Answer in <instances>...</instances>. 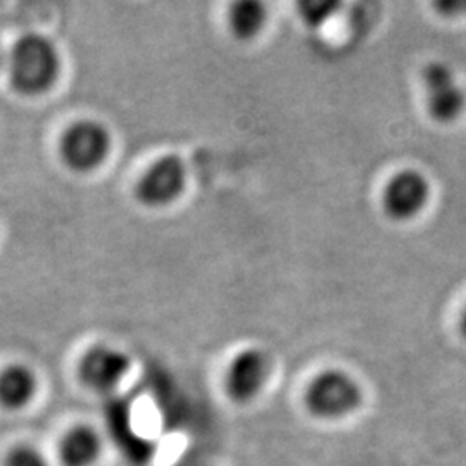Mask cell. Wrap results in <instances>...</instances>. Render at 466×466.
I'll list each match as a JSON object with an SVG mask.
<instances>
[{"instance_id": "obj_1", "label": "cell", "mask_w": 466, "mask_h": 466, "mask_svg": "<svg viewBox=\"0 0 466 466\" xmlns=\"http://www.w3.org/2000/svg\"><path fill=\"white\" fill-rule=\"evenodd\" d=\"M61 57L46 35L19 36L9 54V78L19 94L38 96L57 82Z\"/></svg>"}, {"instance_id": "obj_2", "label": "cell", "mask_w": 466, "mask_h": 466, "mask_svg": "<svg viewBox=\"0 0 466 466\" xmlns=\"http://www.w3.org/2000/svg\"><path fill=\"white\" fill-rule=\"evenodd\" d=\"M363 402V389L344 370L330 368L319 371L304 392L306 410L325 421H337L352 415Z\"/></svg>"}, {"instance_id": "obj_3", "label": "cell", "mask_w": 466, "mask_h": 466, "mask_svg": "<svg viewBox=\"0 0 466 466\" xmlns=\"http://www.w3.org/2000/svg\"><path fill=\"white\" fill-rule=\"evenodd\" d=\"M59 149L67 167L88 173L107 159L111 152V134L99 121L84 119L67 128Z\"/></svg>"}, {"instance_id": "obj_4", "label": "cell", "mask_w": 466, "mask_h": 466, "mask_svg": "<svg viewBox=\"0 0 466 466\" xmlns=\"http://www.w3.org/2000/svg\"><path fill=\"white\" fill-rule=\"evenodd\" d=\"M427 113L433 121L448 125L463 115L466 94L454 71L442 61H432L421 71Z\"/></svg>"}, {"instance_id": "obj_5", "label": "cell", "mask_w": 466, "mask_h": 466, "mask_svg": "<svg viewBox=\"0 0 466 466\" xmlns=\"http://www.w3.org/2000/svg\"><path fill=\"white\" fill-rule=\"evenodd\" d=\"M187 187V167L175 154H167L150 165L135 187V198L149 208H165L180 199Z\"/></svg>"}, {"instance_id": "obj_6", "label": "cell", "mask_w": 466, "mask_h": 466, "mask_svg": "<svg viewBox=\"0 0 466 466\" xmlns=\"http://www.w3.org/2000/svg\"><path fill=\"white\" fill-rule=\"evenodd\" d=\"M271 361L265 350L248 348L237 352L225 371V392L237 404H249L267 387Z\"/></svg>"}, {"instance_id": "obj_7", "label": "cell", "mask_w": 466, "mask_h": 466, "mask_svg": "<svg viewBox=\"0 0 466 466\" xmlns=\"http://www.w3.org/2000/svg\"><path fill=\"white\" fill-rule=\"evenodd\" d=\"M431 200V182L427 177L406 167L398 171L383 187V213L394 221H410L417 218Z\"/></svg>"}, {"instance_id": "obj_8", "label": "cell", "mask_w": 466, "mask_h": 466, "mask_svg": "<svg viewBox=\"0 0 466 466\" xmlns=\"http://www.w3.org/2000/svg\"><path fill=\"white\" fill-rule=\"evenodd\" d=\"M132 360L125 350L97 344L85 352L78 363V379L86 389L109 394L128 375Z\"/></svg>"}, {"instance_id": "obj_9", "label": "cell", "mask_w": 466, "mask_h": 466, "mask_svg": "<svg viewBox=\"0 0 466 466\" xmlns=\"http://www.w3.org/2000/svg\"><path fill=\"white\" fill-rule=\"evenodd\" d=\"M104 450L102 435L92 425H73L59 441V461L63 466H94Z\"/></svg>"}, {"instance_id": "obj_10", "label": "cell", "mask_w": 466, "mask_h": 466, "mask_svg": "<svg viewBox=\"0 0 466 466\" xmlns=\"http://www.w3.org/2000/svg\"><path fill=\"white\" fill-rule=\"evenodd\" d=\"M38 390L34 370L23 363H11L0 370V406L9 411L26 408Z\"/></svg>"}, {"instance_id": "obj_11", "label": "cell", "mask_w": 466, "mask_h": 466, "mask_svg": "<svg viewBox=\"0 0 466 466\" xmlns=\"http://www.w3.org/2000/svg\"><path fill=\"white\" fill-rule=\"evenodd\" d=\"M268 9L258 0H240L230 5L228 28L238 40H252L267 26Z\"/></svg>"}, {"instance_id": "obj_12", "label": "cell", "mask_w": 466, "mask_h": 466, "mask_svg": "<svg viewBox=\"0 0 466 466\" xmlns=\"http://www.w3.org/2000/svg\"><path fill=\"white\" fill-rule=\"evenodd\" d=\"M4 466H50L44 451L34 444H16L7 451Z\"/></svg>"}, {"instance_id": "obj_13", "label": "cell", "mask_w": 466, "mask_h": 466, "mask_svg": "<svg viewBox=\"0 0 466 466\" xmlns=\"http://www.w3.org/2000/svg\"><path fill=\"white\" fill-rule=\"evenodd\" d=\"M460 329H461V333L465 335L466 339V306L465 309H463V313H461V319H460Z\"/></svg>"}]
</instances>
